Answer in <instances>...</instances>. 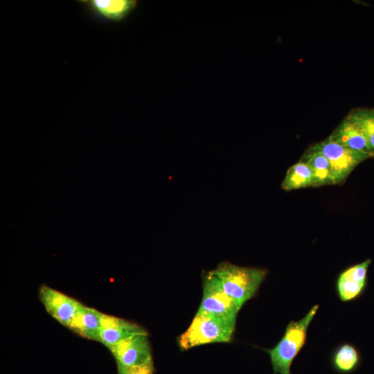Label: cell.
I'll list each match as a JSON object with an SVG mask.
<instances>
[{"label": "cell", "instance_id": "obj_1", "mask_svg": "<svg viewBox=\"0 0 374 374\" xmlns=\"http://www.w3.org/2000/svg\"><path fill=\"white\" fill-rule=\"evenodd\" d=\"M211 271L240 308L255 296L267 274L265 269L242 267L229 262L220 263Z\"/></svg>", "mask_w": 374, "mask_h": 374}, {"label": "cell", "instance_id": "obj_2", "mask_svg": "<svg viewBox=\"0 0 374 374\" xmlns=\"http://www.w3.org/2000/svg\"><path fill=\"white\" fill-rule=\"evenodd\" d=\"M318 309V305H314L301 319L291 321L277 344L266 350L274 374H291V365L306 343L308 328Z\"/></svg>", "mask_w": 374, "mask_h": 374}, {"label": "cell", "instance_id": "obj_3", "mask_svg": "<svg viewBox=\"0 0 374 374\" xmlns=\"http://www.w3.org/2000/svg\"><path fill=\"white\" fill-rule=\"evenodd\" d=\"M236 321L197 311L188 329L178 339L184 350L213 343H225L231 340Z\"/></svg>", "mask_w": 374, "mask_h": 374}, {"label": "cell", "instance_id": "obj_4", "mask_svg": "<svg viewBox=\"0 0 374 374\" xmlns=\"http://www.w3.org/2000/svg\"><path fill=\"white\" fill-rule=\"evenodd\" d=\"M308 149L321 153L328 160L335 184L344 182L359 164L370 159L368 156L347 148L328 137L314 143Z\"/></svg>", "mask_w": 374, "mask_h": 374}, {"label": "cell", "instance_id": "obj_5", "mask_svg": "<svg viewBox=\"0 0 374 374\" xmlns=\"http://www.w3.org/2000/svg\"><path fill=\"white\" fill-rule=\"evenodd\" d=\"M240 310L224 292L219 279L210 271L204 277L203 295L198 311L236 321Z\"/></svg>", "mask_w": 374, "mask_h": 374}, {"label": "cell", "instance_id": "obj_6", "mask_svg": "<svg viewBox=\"0 0 374 374\" xmlns=\"http://www.w3.org/2000/svg\"><path fill=\"white\" fill-rule=\"evenodd\" d=\"M109 349L117 364L140 366L153 362L148 333L132 336Z\"/></svg>", "mask_w": 374, "mask_h": 374}, {"label": "cell", "instance_id": "obj_7", "mask_svg": "<svg viewBox=\"0 0 374 374\" xmlns=\"http://www.w3.org/2000/svg\"><path fill=\"white\" fill-rule=\"evenodd\" d=\"M39 299L47 312L67 328L80 304L75 299L47 285L39 287Z\"/></svg>", "mask_w": 374, "mask_h": 374}, {"label": "cell", "instance_id": "obj_8", "mask_svg": "<svg viewBox=\"0 0 374 374\" xmlns=\"http://www.w3.org/2000/svg\"><path fill=\"white\" fill-rule=\"evenodd\" d=\"M79 2L93 19L104 23L125 19L137 5L134 0H82Z\"/></svg>", "mask_w": 374, "mask_h": 374}, {"label": "cell", "instance_id": "obj_9", "mask_svg": "<svg viewBox=\"0 0 374 374\" xmlns=\"http://www.w3.org/2000/svg\"><path fill=\"white\" fill-rule=\"evenodd\" d=\"M371 262V259H367L348 267L339 274L335 287L341 301H351L360 296L366 285L367 271Z\"/></svg>", "mask_w": 374, "mask_h": 374}, {"label": "cell", "instance_id": "obj_10", "mask_svg": "<svg viewBox=\"0 0 374 374\" xmlns=\"http://www.w3.org/2000/svg\"><path fill=\"white\" fill-rule=\"evenodd\" d=\"M148 332L134 323L103 313L100 342L108 348L132 336Z\"/></svg>", "mask_w": 374, "mask_h": 374}, {"label": "cell", "instance_id": "obj_11", "mask_svg": "<svg viewBox=\"0 0 374 374\" xmlns=\"http://www.w3.org/2000/svg\"><path fill=\"white\" fill-rule=\"evenodd\" d=\"M328 138L347 148L373 158L366 137L348 116L341 121Z\"/></svg>", "mask_w": 374, "mask_h": 374}, {"label": "cell", "instance_id": "obj_12", "mask_svg": "<svg viewBox=\"0 0 374 374\" xmlns=\"http://www.w3.org/2000/svg\"><path fill=\"white\" fill-rule=\"evenodd\" d=\"M103 313L80 303L69 328L79 335L100 342Z\"/></svg>", "mask_w": 374, "mask_h": 374}, {"label": "cell", "instance_id": "obj_13", "mask_svg": "<svg viewBox=\"0 0 374 374\" xmlns=\"http://www.w3.org/2000/svg\"><path fill=\"white\" fill-rule=\"evenodd\" d=\"M299 161L310 169L314 187L335 184L331 166L321 153L308 148Z\"/></svg>", "mask_w": 374, "mask_h": 374}, {"label": "cell", "instance_id": "obj_14", "mask_svg": "<svg viewBox=\"0 0 374 374\" xmlns=\"http://www.w3.org/2000/svg\"><path fill=\"white\" fill-rule=\"evenodd\" d=\"M359 353L357 348L349 343L341 344L333 351L331 363L339 373H349L353 371L359 363Z\"/></svg>", "mask_w": 374, "mask_h": 374}, {"label": "cell", "instance_id": "obj_15", "mask_svg": "<svg viewBox=\"0 0 374 374\" xmlns=\"http://www.w3.org/2000/svg\"><path fill=\"white\" fill-rule=\"evenodd\" d=\"M308 187H314L312 175L309 167L299 161L288 168L281 188L290 191Z\"/></svg>", "mask_w": 374, "mask_h": 374}, {"label": "cell", "instance_id": "obj_16", "mask_svg": "<svg viewBox=\"0 0 374 374\" xmlns=\"http://www.w3.org/2000/svg\"><path fill=\"white\" fill-rule=\"evenodd\" d=\"M361 130L374 158V107H358L347 115Z\"/></svg>", "mask_w": 374, "mask_h": 374}, {"label": "cell", "instance_id": "obj_17", "mask_svg": "<svg viewBox=\"0 0 374 374\" xmlns=\"http://www.w3.org/2000/svg\"><path fill=\"white\" fill-rule=\"evenodd\" d=\"M118 374H153V362L140 366H126L117 364Z\"/></svg>", "mask_w": 374, "mask_h": 374}]
</instances>
